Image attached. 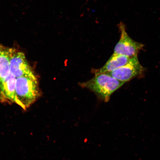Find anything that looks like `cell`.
<instances>
[{"mask_svg": "<svg viewBox=\"0 0 160 160\" xmlns=\"http://www.w3.org/2000/svg\"><path fill=\"white\" fill-rule=\"evenodd\" d=\"M40 95L38 82L35 74L17 78L15 103L26 110L37 101Z\"/></svg>", "mask_w": 160, "mask_h": 160, "instance_id": "1", "label": "cell"}, {"mask_svg": "<svg viewBox=\"0 0 160 160\" xmlns=\"http://www.w3.org/2000/svg\"><path fill=\"white\" fill-rule=\"evenodd\" d=\"M125 83L115 78L107 73L95 74L89 81L80 83L81 87L91 90L103 101H109L112 94Z\"/></svg>", "mask_w": 160, "mask_h": 160, "instance_id": "2", "label": "cell"}, {"mask_svg": "<svg viewBox=\"0 0 160 160\" xmlns=\"http://www.w3.org/2000/svg\"><path fill=\"white\" fill-rule=\"evenodd\" d=\"M121 37L115 46L113 54L132 58L137 56L140 50L143 49L142 44L134 41L128 34L124 24L121 22L119 24Z\"/></svg>", "mask_w": 160, "mask_h": 160, "instance_id": "3", "label": "cell"}, {"mask_svg": "<svg viewBox=\"0 0 160 160\" xmlns=\"http://www.w3.org/2000/svg\"><path fill=\"white\" fill-rule=\"evenodd\" d=\"M144 68L140 64L138 56L131 58L127 64L111 72L106 73L119 81L126 82L141 74Z\"/></svg>", "mask_w": 160, "mask_h": 160, "instance_id": "4", "label": "cell"}, {"mask_svg": "<svg viewBox=\"0 0 160 160\" xmlns=\"http://www.w3.org/2000/svg\"><path fill=\"white\" fill-rule=\"evenodd\" d=\"M10 72L16 78L35 74L25 54L13 48L10 58Z\"/></svg>", "mask_w": 160, "mask_h": 160, "instance_id": "5", "label": "cell"}, {"mask_svg": "<svg viewBox=\"0 0 160 160\" xmlns=\"http://www.w3.org/2000/svg\"><path fill=\"white\" fill-rule=\"evenodd\" d=\"M131 58L113 54L102 67L95 70V73H106L114 71L127 64L131 60Z\"/></svg>", "mask_w": 160, "mask_h": 160, "instance_id": "6", "label": "cell"}, {"mask_svg": "<svg viewBox=\"0 0 160 160\" xmlns=\"http://www.w3.org/2000/svg\"><path fill=\"white\" fill-rule=\"evenodd\" d=\"M17 78L11 73L0 81V91L6 101L15 103V88Z\"/></svg>", "mask_w": 160, "mask_h": 160, "instance_id": "7", "label": "cell"}, {"mask_svg": "<svg viewBox=\"0 0 160 160\" xmlns=\"http://www.w3.org/2000/svg\"><path fill=\"white\" fill-rule=\"evenodd\" d=\"M12 49L0 45V81L10 74V58Z\"/></svg>", "mask_w": 160, "mask_h": 160, "instance_id": "8", "label": "cell"}, {"mask_svg": "<svg viewBox=\"0 0 160 160\" xmlns=\"http://www.w3.org/2000/svg\"><path fill=\"white\" fill-rule=\"evenodd\" d=\"M0 101L2 102L6 101L5 99L4 98L2 95L1 91H0Z\"/></svg>", "mask_w": 160, "mask_h": 160, "instance_id": "9", "label": "cell"}]
</instances>
